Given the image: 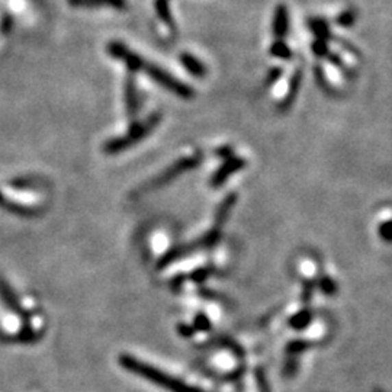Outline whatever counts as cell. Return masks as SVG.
<instances>
[{
  "label": "cell",
  "instance_id": "obj_1",
  "mask_svg": "<svg viewBox=\"0 0 392 392\" xmlns=\"http://www.w3.org/2000/svg\"><path fill=\"white\" fill-rule=\"evenodd\" d=\"M108 53L111 57L121 60L122 63H125V66L131 70V71H141L145 73L147 76H150L156 83L162 84L163 88H166L169 92L175 93L179 97H183V99H191V97L195 96L193 89L191 86H188L186 83L179 82L176 77H173L171 75H169L167 71L162 70L160 67H157L149 61H145L144 58H141L138 54L132 53L128 47H125L124 44L121 42H109L108 45Z\"/></svg>",
  "mask_w": 392,
  "mask_h": 392
},
{
  "label": "cell",
  "instance_id": "obj_2",
  "mask_svg": "<svg viewBox=\"0 0 392 392\" xmlns=\"http://www.w3.org/2000/svg\"><path fill=\"white\" fill-rule=\"evenodd\" d=\"M160 121H162V114L154 112L151 117L145 118L141 122H137V124H134L130 128V131L127 132V136L109 140L108 143H105V145H103L105 153L106 154H118L121 151L130 149L131 145L141 141L145 136H149V134L158 125V122Z\"/></svg>",
  "mask_w": 392,
  "mask_h": 392
},
{
  "label": "cell",
  "instance_id": "obj_3",
  "mask_svg": "<svg viewBox=\"0 0 392 392\" xmlns=\"http://www.w3.org/2000/svg\"><path fill=\"white\" fill-rule=\"evenodd\" d=\"M201 160H202L201 153L180 158V160L176 162L173 166H170L169 169H166L162 175H158L157 177L150 180V183H147V185L141 189V192L158 189V188L167 185V183H170L171 180H175L176 177H179L180 175L185 173V171L195 169L196 166L201 163Z\"/></svg>",
  "mask_w": 392,
  "mask_h": 392
},
{
  "label": "cell",
  "instance_id": "obj_4",
  "mask_svg": "<svg viewBox=\"0 0 392 392\" xmlns=\"http://www.w3.org/2000/svg\"><path fill=\"white\" fill-rule=\"evenodd\" d=\"M244 166H246V162H244V158H240V157H228V158H225V163L221 167H219L215 171V175L212 176L211 186L212 188L223 186L224 183H225V180L230 176L234 175L237 170L243 169Z\"/></svg>",
  "mask_w": 392,
  "mask_h": 392
},
{
  "label": "cell",
  "instance_id": "obj_5",
  "mask_svg": "<svg viewBox=\"0 0 392 392\" xmlns=\"http://www.w3.org/2000/svg\"><path fill=\"white\" fill-rule=\"evenodd\" d=\"M273 34L278 38H284L288 32L289 28V14H288V9L280 5L276 8L275 10V16H273Z\"/></svg>",
  "mask_w": 392,
  "mask_h": 392
},
{
  "label": "cell",
  "instance_id": "obj_6",
  "mask_svg": "<svg viewBox=\"0 0 392 392\" xmlns=\"http://www.w3.org/2000/svg\"><path fill=\"white\" fill-rule=\"evenodd\" d=\"M180 63L183 64V67H185L191 73V75H193L196 77H204L205 76V73H206L205 66L201 63L198 58L193 57L192 54L182 53L180 54Z\"/></svg>",
  "mask_w": 392,
  "mask_h": 392
},
{
  "label": "cell",
  "instance_id": "obj_7",
  "mask_svg": "<svg viewBox=\"0 0 392 392\" xmlns=\"http://www.w3.org/2000/svg\"><path fill=\"white\" fill-rule=\"evenodd\" d=\"M237 201V196L236 193H230L227 198L223 199L221 205L218 206V210H217V215H215V223L218 227H221L225 221H227V218L232 210V206H234Z\"/></svg>",
  "mask_w": 392,
  "mask_h": 392
},
{
  "label": "cell",
  "instance_id": "obj_8",
  "mask_svg": "<svg viewBox=\"0 0 392 392\" xmlns=\"http://www.w3.org/2000/svg\"><path fill=\"white\" fill-rule=\"evenodd\" d=\"M125 102H127L128 115L130 117L136 115V112L138 111V99H137L136 84H134L132 79H128L125 84Z\"/></svg>",
  "mask_w": 392,
  "mask_h": 392
},
{
  "label": "cell",
  "instance_id": "obj_9",
  "mask_svg": "<svg viewBox=\"0 0 392 392\" xmlns=\"http://www.w3.org/2000/svg\"><path fill=\"white\" fill-rule=\"evenodd\" d=\"M70 5L73 6H82V8H89V6H101V5H108L117 9H124L127 6L125 0H70Z\"/></svg>",
  "mask_w": 392,
  "mask_h": 392
},
{
  "label": "cell",
  "instance_id": "obj_10",
  "mask_svg": "<svg viewBox=\"0 0 392 392\" xmlns=\"http://www.w3.org/2000/svg\"><path fill=\"white\" fill-rule=\"evenodd\" d=\"M154 8H156V14L158 18H160V21H163L170 29H175V22L170 12L169 0H156Z\"/></svg>",
  "mask_w": 392,
  "mask_h": 392
},
{
  "label": "cell",
  "instance_id": "obj_11",
  "mask_svg": "<svg viewBox=\"0 0 392 392\" xmlns=\"http://www.w3.org/2000/svg\"><path fill=\"white\" fill-rule=\"evenodd\" d=\"M301 79H302V73L298 70L295 75L292 76V80L289 83V90L285 96L284 102H282V108H288L293 101H295V97H297L298 90H299V86H301Z\"/></svg>",
  "mask_w": 392,
  "mask_h": 392
},
{
  "label": "cell",
  "instance_id": "obj_12",
  "mask_svg": "<svg viewBox=\"0 0 392 392\" xmlns=\"http://www.w3.org/2000/svg\"><path fill=\"white\" fill-rule=\"evenodd\" d=\"M310 28L314 31V34L317 35V40H323V41H328L332 38V34H330L328 25L321 21V19H313L310 22Z\"/></svg>",
  "mask_w": 392,
  "mask_h": 392
},
{
  "label": "cell",
  "instance_id": "obj_13",
  "mask_svg": "<svg viewBox=\"0 0 392 392\" xmlns=\"http://www.w3.org/2000/svg\"><path fill=\"white\" fill-rule=\"evenodd\" d=\"M271 54L273 57L284 58V60H289L292 57L291 48L284 41H275L272 44V47H271Z\"/></svg>",
  "mask_w": 392,
  "mask_h": 392
},
{
  "label": "cell",
  "instance_id": "obj_14",
  "mask_svg": "<svg viewBox=\"0 0 392 392\" xmlns=\"http://www.w3.org/2000/svg\"><path fill=\"white\" fill-rule=\"evenodd\" d=\"M354 18H356V15H354V12L352 10H346V12H343V14L339 15L337 18V23L340 27H350L354 23Z\"/></svg>",
  "mask_w": 392,
  "mask_h": 392
},
{
  "label": "cell",
  "instance_id": "obj_15",
  "mask_svg": "<svg viewBox=\"0 0 392 392\" xmlns=\"http://www.w3.org/2000/svg\"><path fill=\"white\" fill-rule=\"evenodd\" d=\"M313 51L317 57H326L328 54V45H327V41H323V40H317L314 44H313Z\"/></svg>",
  "mask_w": 392,
  "mask_h": 392
},
{
  "label": "cell",
  "instance_id": "obj_16",
  "mask_svg": "<svg viewBox=\"0 0 392 392\" xmlns=\"http://www.w3.org/2000/svg\"><path fill=\"white\" fill-rule=\"evenodd\" d=\"M280 76H282V70H280V69H273L271 73H269L267 80H266V86L273 84Z\"/></svg>",
  "mask_w": 392,
  "mask_h": 392
},
{
  "label": "cell",
  "instance_id": "obj_17",
  "mask_svg": "<svg viewBox=\"0 0 392 392\" xmlns=\"http://www.w3.org/2000/svg\"><path fill=\"white\" fill-rule=\"evenodd\" d=\"M10 23H12L10 18H9V19H8V18L3 19V23H2V31H3V32H8V31H9L8 27H10Z\"/></svg>",
  "mask_w": 392,
  "mask_h": 392
},
{
  "label": "cell",
  "instance_id": "obj_18",
  "mask_svg": "<svg viewBox=\"0 0 392 392\" xmlns=\"http://www.w3.org/2000/svg\"><path fill=\"white\" fill-rule=\"evenodd\" d=\"M2 202H3V195L0 193V204H2Z\"/></svg>",
  "mask_w": 392,
  "mask_h": 392
}]
</instances>
